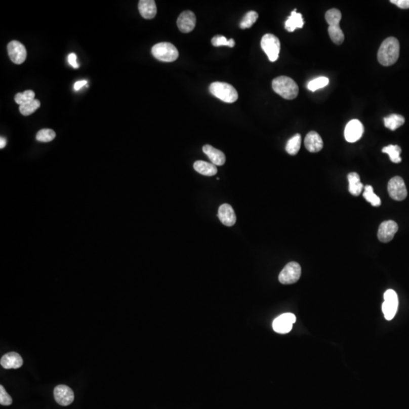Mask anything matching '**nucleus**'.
Masks as SVG:
<instances>
[{
	"label": "nucleus",
	"mask_w": 409,
	"mask_h": 409,
	"mask_svg": "<svg viewBox=\"0 0 409 409\" xmlns=\"http://www.w3.org/2000/svg\"><path fill=\"white\" fill-rule=\"evenodd\" d=\"M399 51L400 46L399 40L395 37L387 38L378 50V62L384 66L393 65L399 59Z\"/></svg>",
	"instance_id": "f257e3e1"
},
{
	"label": "nucleus",
	"mask_w": 409,
	"mask_h": 409,
	"mask_svg": "<svg viewBox=\"0 0 409 409\" xmlns=\"http://www.w3.org/2000/svg\"><path fill=\"white\" fill-rule=\"evenodd\" d=\"M272 88L276 94L285 100H294L299 94L298 85L292 78L287 76H280L274 79Z\"/></svg>",
	"instance_id": "f03ea898"
},
{
	"label": "nucleus",
	"mask_w": 409,
	"mask_h": 409,
	"mask_svg": "<svg viewBox=\"0 0 409 409\" xmlns=\"http://www.w3.org/2000/svg\"><path fill=\"white\" fill-rule=\"evenodd\" d=\"M209 91L212 95L227 103H233L238 99L236 90L232 85L224 82H214L209 87Z\"/></svg>",
	"instance_id": "7ed1b4c3"
},
{
	"label": "nucleus",
	"mask_w": 409,
	"mask_h": 409,
	"mask_svg": "<svg viewBox=\"0 0 409 409\" xmlns=\"http://www.w3.org/2000/svg\"><path fill=\"white\" fill-rule=\"evenodd\" d=\"M152 53L155 59L164 62H175L179 56L175 46L167 42L155 44L152 48Z\"/></svg>",
	"instance_id": "20e7f679"
},
{
	"label": "nucleus",
	"mask_w": 409,
	"mask_h": 409,
	"mask_svg": "<svg viewBox=\"0 0 409 409\" xmlns=\"http://www.w3.org/2000/svg\"><path fill=\"white\" fill-rule=\"evenodd\" d=\"M261 47L271 62H275L278 59L280 43L275 35L272 33L265 34L261 41Z\"/></svg>",
	"instance_id": "39448f33"
},
{
	"label": "nucleus",
	"mask_w": 409,
	"mask_h": 409,
	"mask_svg": "<svg viewBox=\"0 0 409 409\" xmlns=\"http://www.w3.org/2000/svg\"><path fill=\"white\" fill-rule=\"evenodd\" d=\"M384 298L382 311L384 312V317L387 320H391L396 315L399 306L397 294L393 290H388L384 294Z\"/></svg>",
	"instance_id": "423d86ee"
},
{
	"label": "nucleus",
	"mask_w": 409,
	"mask_h": 409,
	"mask_svg": "<svg viewBox=\"0 0 409 409\" xmlns=\"http://www.w3.org/2000/svg\"><path fill=\"white\" fill-rule=\"evenodd\" d=\"M301 267L297 262H290L279 274V281L282 284L297 283L301 277Z\"/></svg>",
	"instance_id": "0eeeda50"
},
{
	"label": "nucleus",
	"mask_w": 409,
	"mask_h": 409,
	"mask_svg": "<svg viewBox=\"0 0 409 409\" xmlns=\"http://www.w3.org/2000/svg\"><path fill=\"white\" fill-rule=\"evenodd\" d=\"M387 189L390 197L394 200H404L408 195L406 186L401 177L396 176L392 178L389 181Z\"/></svg>",
	"instance_id": "6e6552de"
},
{
	"label": "nucleus",
	"mask_w": 409,
	"mask_h": 409,
	"mask_svg": "<svg viewBox=\"0 0 409 409\" xmlns=\"http://www.w3.org/2000/svg\"><path fill=\"white\" fill-rule=\"evenodd\" d=\"M297 321L295 314L292 313H285L274 319L273 322V329L278 334H288L291 332L293 324Z\"/></svg>",
	"instance_id": "1a4fd4ad"
},
{
	"label": "nucleus",
	"mask_w": 409,
	"mask_h": 409,
	"mask_svg": "<svg viewBox=\"0 0 409 409\" xmlns=\"http://www.w3.org/2000/svg\"><path fill=\"white\" fill-rule=\"evenodd\" d=\"M8 54L12 62L16 65L24 63L27 58L25 47L19 41L12 40L8 44Z\"/></svg>",
	"instance_id": "9d476101"
},
{
	"label": "nucleus",
	"mask_w": 409,
	"mask_h": 409,
	"mask_svg": "<svg viewBox=\"0 0 409 409\" xmlns=\"http://www.w3.org/2000/svg\"><path fill=\"white\" fill-rule=\"evenodd\" d=\"M364 127L361 121L356 119L350 120L345 128L344 136L346 141L355 143L362 137Z\"/></svg>",
	"instance_id": "9b49d317"
},
{
	"label": "nucleus",
	"mask_w": 409,
	"mask_h": 409,
	"mask_svg": "<svg viewBox=\"0 0 409 409\" xmlns=\"http://www.w3.org/2000/svg\"><path fill=\"white\" fill-rule=\"evenodd\" d=\"M53 393H54L55 400L62 406H68L74 402V392L68 386H57L54 389Z\"/></svg>",
	"instance_id": "f8f14e48"
},
{
	"label": "nucleus",
	"mask_w": 409,
	"mask_h": 409,
	"mask_svg": "<svg viewBox=\"0 0 409 409\" xmlns=\"http://www.w3.org/2000/svg\"><path fill=\"white\" fill-rule=\"evenodd\" d=\"M398 224L393 221H386L381 223L378 229V239L382 242H389L393 239L398 231Z\"/></svg>",
	"instance_id": "ddd939ff"
},
{
	"label": "nucleus",
	"mask_w": 409,
	"mask_h": 409,
	"mask_svg": "<svg viewBox=\"0 0 409 409\" xmlns=\"http://www.w3.org/2000/svg\"><path fill=\"white\" fill-rule=\"evenodd\" d=\"M177 24H178V28L182 33H190L196 27V15L191 11L183 12L178 17Z\"/></svg>",
	"instance_id": "4468645a"
},
{
	"label": "nucleus",
	"mask_w": 409,
	"mask_h": 409,
	"mask_svg": "<svg viewBox=\"0 0 409 409\" xmlns=\"http://www.w3.org/2000/svg\"><path fill=\"white\" fill-rule=\"evenodd\" d=\"M218 218L221 222L227 227L234 225L236 221V217L234 210L230 204H223L218 209Z\"/></svg>",
	"instance_id": "2eb2a0df"
},
{
	"label": "nucleus",
	"mask_w": 409,
	"mask_h": 409,
	"mask_svg": "<svg viewBox=\"0 0 409 409\" xmlns=\"http://www.w3.org/2000/svg\"><path fill=\"white\" fill-rule=\"evenodd\" d=\"M0 364L5 369H18L23 365V359L19 354L11 352L2 357Z\"/></svg>",
	"instance_id": "dca6fc26"
},
{
	"label": "nucleus",
	"mask_w": 409,
	"mask_h": 409,
	"mask_svg": "<svg viewBox=\"0 0 409 409\" xmlns=\"http://www.w3.org/2000/svg\"><path fill=\"white\" fill-rule=\"evenodd\" d=\"M305 146L310 152H318L323 149V140L316 131H310L305 138Z\"/></svg>",
	"instance_id": "f3484780"
},
{
	"label": "nucleus",
	"mask_w": 409,
	"mask_h": 409,
	"mask_svg": "<svg viewBox=\"0 0 409 409\" xmlns=\"http://www.w3.org/2000/svg\"><path fill=\"white\" fill-rule=\"evenodd\" d=\"M139 12L145 19H152L157 14V7L153 0H140L138 4Z\"/></svg>",
	"instance_id": "a211bd4d"
},
{
	"label": "nucleus",
	"mask_w": 409,
	"mask_h": 409,
	"mask_svg": "<svg viewBox=\"0 0 409 409\" xmlns=\"http://www.w3.org/2000/svg\"><path fill=\"white\" fill-rule=\"evenodd\" d=\"M202 151L208 155L212 164L216 166H222L226 161V156L224 152L215 149L211 145H204Z\"/></svg>",
	"instance_id": "6ab92c4d"
},
{
	"label": "nucleus",
	"mask_w": 409,
	"mask_h": 409,
	"mask_svg": "<svg viewBox=\"0 0 409 409\" xmlns=\"http://www.w3.org/2000/svg\"><path fill=\"white\" fill-rule=\"evenodd\" d=\"M304 25L303 15L300 13H297V9L291 12V16L288 17V19L285 22V29L288 31L294 32L296 29L303 28Z\"/></svg>",
	"instance_id": "aec40b11"
},
{
	"label": "nucleus",
	"mask_w": 409,
	"mask_h": 409,
	"mask_svg": "<svg viewBox=\"0 0 409 409\" xmlns=\"http://www.w3.org/2000/svg\"><path fill=\"white\" fill-rule=\"evenodd\" d=\"M348 181H349V190L351 194L355 196H359L362 191L364 186L360 181V177L358 174L355 172H352L348 175Z\"/></svg>",
	"instance_id": "412c9836"
},
{
	"label": "nucleus",
	"mask_w": 409,
	"mask_h": 409,
	"mask_svg": "<svg viewBox=\"0 0 409 409\" xmlns=\"http://www.w3.org/2000/svg\"><path fill=\"white\" fill-rule=\"evenodd\" d=\"M193 168H194L196 172L200 175H204V176H214L216 175L218 172L216 166L212 164V163L206 162L204 161H196L193 164Z\"/></svg>",
	"instance_id": "4be33fe9"
},
{
	"label": "nucleus",
	"mask_w": 409,
	"mask_h": 409,
	"mask_svg": "<svg viewBox=\"0 0 409 409\" xmlns=\"http://www.w3.org/2000/svg\"><path fill=\"white\" fill-rule=\"evenodd\" d=\"M405 123V118L401 114H392L384 118L386 128L391 131H396Z\"/></svg>",
	"instance_id": "5701e85b"
},
{
	"label": "nucleus",
	"mask_w": 409,
	"mask_h": 409,
	"mask_svg": "<svg viewBox=\"0 0 409 409\" xmlns=\"http://www.w3.org/2000/svg\"><path fill=\"white\" fill-rule=\"evenodd\" d=\"M382 152L384 153L388 154L392 162L400 163L402 161V158L400 157L402 149L398 145H390V146H386V147L383 148Z\"/></svg>",
	"instance_id": "b1692460"
},
{
	"label": "nucleus",
	"mask_w": 409,
	"mask_h": 409,
	"mask_svg": "<svg viewBox=\"0 0 409 409\" xmlns=\"http://www.w3.org/2000/svg\"><path fill=\"white\" fill-rule=\"evenodd\" d=\"M302 138L300 134L294 135L292 138L288 140L286 146V151L291 155H295L298 153L301 147Z\"/></svg>",
	"instance_id": "393cba45"
},
{
	"label": "nucleus",
	"mask_w": 409,
	"mask_h": 409,
	"mask_svg": "<svg viewBox=\"0 0 409 409\" xmlns=\"http://www.w3.org/2000/svg\"><path fill=\"white\" fill-rule=\"evenodd\" d=\"M328 33L333 43L337 45H341L344 41V33L340 28V25L329 26Z\"/></svg>",
	"instance_id": "a878e982"
},
{
	"label": "nucleus",
	"mask_w": 409,
	"mask_h": 409,
	"mask_svg": "<svg viewBox=\"0 0 409 409\" xmlns=\"http://www.w3.org/2000/svg\"><path fill=\"white\" fill-rule=\"evenodd\" d=\"M342 14L339 9H329L325 14V19L329 26L340 25Z\"/></svg>",
	"instance_id": "bb28decb"
},
{
	"label": "nucleus",
	"mask_w": 409,
	"mask_h": 409,
	"mask_svg": "<svg viewBox=\"0 0 409 409\" xmlns=\"http://www.w3.org/2000/svg\"><path fill=\"white\" fill-rule=\"evenodd\" d=\"M39 107H40V102L38 100H33L24 105H20V112L24 116L30 115L34 113Z\"/></svg>",
	"instance_id": "cd10ccee"
},
{
	"label": "nucleus",
	"mask_w": 409,
	"mask_h": 409,
	"mask_svg": "<svg viewBox=\"0 0 409 409\" xmlns=\"http://www.w3.org/2000/svg\"><path fill=\"white\" fill-rule=\"evenodd\" d=\"M363 196L364 199L370 202L371 204L375 207L381 206V200L376 194L374 193L373 187L372 186L367 185L364 187V192L363 193Z\"/></svg>",
	"instance_id": "c85d7f7f"
},
{
	"label": "nucleus",
	"mask_w": 409,
	"mask_h": 409,
	"mask_svg": "<svg viewBox=\"0 0 409 409\" xmlns=\"http://www.w3.org/2000/svg\"><path fill=\"white\" fill-rule=\"evenodd\" d=\"M258 18H259V14L255 11H250V12H247L242 18L239 24V27L241 29L250 28L256 23Z\"/></svg>",
	"instance_id": "c756f323"
},
{
	"label": "nucleus",
	"mask_w": 409,
	"mask_h": 409,
	"mask_svg": "<svg viewBox=\"0 0 409 409\" xmlns=\"http://www.w3.org/2000/svg\"><path fill=\"white\" fill-rule=\"evenodd\" d=\"M328 84H329V79H328V77H320L311 80V81L308 84L307 88H308L309 91L314 92V91H317V90L328 86Z\"/></svg>",
	"instance_id": "7c9ffc66"
},
{
	"label": "nucleus",
	"mask_w": 409,
	"mask_h": 409,
	"mask_svg": "<svg viewBox=\"0 0 409 409\" xmlns=\"http://www.w3.org/2000/svg\"><path fill=\"white\" fill-rule=\"evenodd\" d=\"M56 134L54 131L51 129H42L36 134V139L42 143H49L54 140Z\"/></svg>",
	"instance_id": "2f4dec72"
},
{
	"label": "nucleus",
	"mask_w": 409,
	"mask_h": 409,
	"mask_svg": "<svg viewBox=\"0 0 409 409\" xmlns=\"http://www.w3.org/2000/svg\"><path fill=\"white\" fill-rule=\"evenodd\" d=\"M34 97L35 93L33 91H26L17 94L15 97V100L17 104L21 105L35 100Z\"/></svg>",
	"instance_id": "473e14b6"
},
{
	"label": "nucleus",
	"mask_w": 409,
	"mask_h": 409,
	"mask_svg": "<svg viewBox=\"0 0 409 409\" xmlns=\"http://www.w3.org/2000/svg\"><path fill=\"white\" fill-rule=\"evenodd\" d=\"M212 44L214 47H221V46H227V47H233L235 46V41L233 39H230L227 40L225 36L221 35H217L214 36L212 39Z\"/></svg>",
	"instance_id": "72a5a7b5"
},
{
	"label": "nucleus",
	"mask_w": 409,
	"mask_h": 409,
	"mask_svg": "<svg viewBox=\"0 0 409 409\" xmlns=\"http://www.w3.org/2000/svg\"><path fill=\"white\" fill-rule=\"evenodd\" d=\"M12 403V397L5 390L4 387L3 385L0 386V404L2 405H10Z\"/></svg>",
	"instance_id": "f704fd0d"
},
{
	"label": "nucleus",
	"mask_w": 409,
	"mask_h": 409,
	"mask_svg": "<svg viewBox=\"0 0 409 409\" xmlns=\"http://www.w3.org/2000/svg\"><path fill=\"white\" fill-rule=\"evenodd\" d=\"M390 3L402 9H409V0H391Z\"/></svg>",
	"instance_id": "c9c22d12"
},
{
	"label": "nucleus",
	"mask_w": 409,
	"mask_h": 409,
	"mask_svg": "<svg viewBox=\"0 0 409 409\" xmlns=\"http://www.w3.org/2000/svg\"><path fill=\"white\" fill-rule=\"evenodd\" d=\"M77 55L74 54V53H71V54L68 56V62H69L70 65L73 67L74 68H78L79 65L77 62Z\"/></svg>",
	"instance_id": "e433bc0d"
},
{
	"label": "nucleus",
	"mask_w": 409,
	"mask_h": 409,
	"mask_svg": "<svg viewBox=\"0 0 409 409\" xmlns=\"http://www.w3.org/2000/svg\"><path fill=\"white\" fill-rule=\"evenodd\" d=\"M86 85V80H81V81L76 82L75 85H74V90H75V91H79L80 88H83V87Z\"/></svg>",
	"instance_id": "4c0bfd02"
},
{
	"label": "nucleus",
	"mask_w": 409,
	"mask_h": 409,
	"mask_svg": "<svg viewBox=\"0 0 409 409\" xmlns=\"http://www.w3.org/2000/svg\"><path fill=\"white\" fill-rule=\"evenodd\" d=\"M6 146V140L4 138V137H1L0 138V148L1 149H3L5 146Z\"/></svg>",
	"instance_id": "58836bf2"
}]
</instances>
